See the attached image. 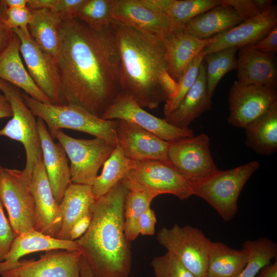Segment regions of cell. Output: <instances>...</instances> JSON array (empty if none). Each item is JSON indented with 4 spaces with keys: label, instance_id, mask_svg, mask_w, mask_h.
<instances>
[{
    "label": "cell",
    "instance_id": "obj_1",
    "mask_svg": "<svg viewBox=\"0 0 277 277\" xmlns=\"http://www.w3.org/2000/svg\"><path fill=\"white\" fill-rule=\"evenodd\" d=\"M61 105H72L101 118L122 92L120 61L111 26L91 29L75 17L63 20L57 61Z\"/></svg>",
    "mask_w": 277,
    "mask_h": 277
},
{
    "label": "cell",
    "instance_id": "obj_2",
    "mask_svg": "<svg viewBox=\"0 0 277 277\" xmlns=\"http://www.w3.org/2000/svg\"><path fill=\"white\" fill-rule=\"evenodd\" d=\"M120 61L122 92L142 108H156L175 92L168 71L163 35L142 32L113 19Z\"/></svg>",
    "mask_w": 277,
    "mask_h": 277
},
{
    "label": "cell",
    "instance_id": "obj_3",
    "mask_svg": "<svg viewBox=\"0 0 277 277\" xmlns=\"http://www.w3.org/2000/svg\"><path fill=\"white\" fill-rule=\"evenodd\" d=\"M129 189L123 179L95 200L86 233L75 240L93 277H128L131 250L124 232V203Z\"/></svg>",
    "mask_w": 277,
    "mask_h": 277
},
{
    "label": "cell",
    "instance_id": "obj_4",
    "mask_svg": "<svg viewBox=\"0 0 277 277\" xmlns=\"http://www.w3.org/2000/svg\"><path fill=\"white\" fill-rule=\"evenodd\" d=\"M22 97L34 115L45 122L51 137L58 130L69 129L87 133L117 145L116 120L102 119L72 105L40 102L25 92L22 93Z\"/></svg>",
    "mask_w": 277,
    "mask_h": 277
},
{
    "label": "cell",
    "instance_id": "obj_5",
    "mask_svg": "<svg viewBox=\"0 0 277 277\" xmlns=\"http://www.w3.org/2000/svg\"><path fill=\"white\" fill-rule=\"evenodd\" d=\"M259 162L253 161L215 173L195 184L193 195L203 199L228 222L235 216L238 201L244 185L252 174L260 168Z\"/></svg>",
    "mask_w": 277,
    "mask_h": 277
},
{
    "label": "cell",
    "instance_id": "obj_6",
    "mask_svg": "<svg viewBox=\"0 0 277 277\" xmlns=\"http://www.w3.org/2000/svg\"><path fill=\"white\" fill-rule=\"evenodd\" d=\"M0 91L9 101L13 113L11 118L0 129V136L22 144L26 157V165L23 171L26 175L31 176L35 166L43 159L37 120L25 104L19 88L0 78Z\"/></svg>",
    "mask_w": 277,
    "mask_h": 277
},
{
    "label": "cell",
    "instance_id": "obj_7",
    "mask_svg": "<svg viewBox=\"0 0 277 277\" xmlns=\"http://www.w3.org/2000/svg\"><path fill=\"white\" fill-rule=\"evenodd\" d=\"M123 180L129 189L152 192L157 196L171 194L182 201L193 195L195 185L167 162L155 160L134 161Z\"/></svg>",
    "mask_w": 277,
    "mask_h": 277
},
{
    "label": "cell",
    "instance_id": "obj_8",
    "mask_svg": "<svg viewBox=\"0 0 277 277\" xmlns=\"http://www.w3.org/2000/svg\"><path fill=\"white\" fill-rule=\"evenodd\" d=\"M31 177L22 170L0 165V201L6 209L15 238L34 229Z\"/></svg>",
    "mask_w": 277,
    "mask_h": 277
},
{
    "label": "cell",
    "instance_id": "obj_9",
    "mask_svg": "<svg viewBox=\"0 0 277 277\" xmlns=\"http://www.w3.org/2000/svg\"><path fill=\"white\" fill-rule=\"evenodd\" d=\"M157 240L194 276L206 275L212 241L201 230L175 224L170 228H161L157 232Z\"/></svg>",
    "mask_w": 277,
    "mask_h": 277
},
{
    "label": "cell",
    "instance_id": "obj_10",
    "mask_svg": "<svg viewBox=\"0 0 277 277\" xmlns=\"http://www.w3.org/2000/svg\"><path fill=\"white\" fill-rule=\"evenodd\" d=\"M52 137L56 138L63 146L70 161L71 182L91 186L100 168L116 147L98 137L75 138L62 130L55 131Z\"/></svg>",
    "mask_w": 277,
    "mask_h": 277
},
{
    "label": "cell",
    "instance_id": "obj_11",
    "mask_svg": "<svg viewBox=\"0 0 277 277\" xmlns=\"http://www.w3.org/2000/svg\"><path fill=\"white\" fill-rule=\"evenodd\" d=\"M168 163L194 184L219 169L210 151V138L205 133L168 142Z\"/></svg>",
    "mask_w": 277,
    "mask_h": 277
},
{
    "label": "cell",
    "instance_id": "obj_12",
    "mask_svg": "<svg viewBox=\"0 0 277 277\" xmlns=\"http://www.w3.org/2000/svg\"><path fill=\"white\" fill-rule=\"evenodd\" d=\"M228 123L245 128L277 102L276 86L247 85L234 82L229 93Z\"/></svg>",
    "mask_w": 277,
    "mask_h": 277
},
{
    "label": "cell",
    "instance_id": "obj_13",
    "mask_svg": "<svg viewBox=\"0 0 277 277\" xmlns=\"http://www.w3.org/2000/svg\"><path fill=\"white\" fill-rule=\"evenodd\" d=\"M12 30L20 39L21 55L30 76L53 104L61 105L60 76L56 61L37 45L29 31Z\"/></svg>",
    "mask_w": 277,
    "mask_h": 277
},
{
    "label": "cell",
    "instance_id": "obj_14",
    "mask_svg": "<svg viewBox=\"0 0 277 277\" xmlns=\"http://www.w3.org/2000/svg\"><path fill=\"white\" fill-rule=\"evenodd\" d=\"M102 118L131 122L167 142L194 136L191 129L175 127L165 118L157 117L147 112L122 92L116 97Z\"/></svg>",
    "mask_w": 277,
    "mask_h": 277
},
{
    "label": "cell",
    "instance_id": "obj_15",
    "mask_svg": "<svg viewBox=\"0 0 277 277\" xmlns=\"http://www.w3.org/2000/svg\"><path fill=\"white\" fill-rule=\"evenodd\" d=\"M80 250L53 249L45 251L38 260H19L2 277H80Z\"/></svg>",
    "mask_w": 277,
    "mask_h": 277
},
{
    "label": "cell",
    "instance_id": "obj_16",
    "mask_svg": "<svg viewBox=\"0 0 277 277\" xmlns=\"http://www.w3.org/2000/svg\"><path fill=\"white\" fill-rule=\"evenodd\" d=\"M112 16L137 30L154 35L183 29L144 0H113Z\"/></svg>",
    "mask_w": 277,
    "mask_h": 277
},
{
    "label": "cell",
    "instance_id": "obj_17",
    "mask_svg": "<svg viewBox=\"0 0 277 277\" xmlns=\"http://www.w3.org/2000/svg\"><path fill=\"white\" fill-rule=\"evenodd\" d=\"M277 24L276 5L231 29L211 37L210 43L203 49L205 55L227 48H237L253 45L265 36Z\"/></svg>",
    "mask_w": 277,
    "mask_h": 277
},
{
    "label": "cell",
    "instance_id": "obj_18",
    "mask_svg": "<svg viewBox=\"0 0 277 277\" xmlns=\"http://www.w3.org/2000/svg\"><path fill=\"white\" fill-rule=\"evenodd\" d=\"M116 120L117 144L127 157L134 161L155 160L168 162V142L131 122Z\"/></svg>",
    "mask_w": 277,
    "mask_h": 277
},
{
    "label": "cell",
    "instance_id": "obj_19",
    "mask_svg": "<svg viewBox=\"0 0 277 277\" xmlns=\"http://www.w3.org/2000/svg\"><path fill=\"white\" fill-rule=\"evenodd\" d=\"M31 190L34 202L35 230L52 238L57 235L62 224L59 204L53 194L42 159L31 176Z\"/></svg>",
    "mask_w": 277,
    "mask_h": 277
},
{
    "label": "cell",
    "instance_id": "obj_20",
    "mask_svg": "<svg viewBox=\"0 0 277 277\" xmlns=\"http://www.w3.org/2000/svg\"><path fill=\"white\" fill-rule=\"evenodd\" d=\"M45 171L54 196L60 204L65 191L72 183L67 154L63 146L55 143L45 122L37 118Z\"/></svg>",
    "mask_w": 277,
    "mask_h": 277
},
{
    "label": "cell",
    "instance_id": "obj_21",
    "mask_svg": "<svg viewBox=\"0 0 277 277\" xmlns=\"http://www.w3.org/2000/svg\"><path fill=\"white\" fill-rule=\"evenodd\" d=\"M237 58V81L247 85L277 86L275 54L260 52L250 46L240 47Z\"/></svg>",
    "mask_w": 277,
    "mask_h": 277
},
{
    "label": "cell",
    "instance_id": "obj_22",
    "mask_svg": "<svg viewBox=\"0 0 277 277\" xmlns=\"http://www.w3.org/2000/svg\"><path fill=\"white\" fill-rule=\"evenodd\" d=\"M20 45V39L14 33L9 45L0 55V78L22 89L40 102L53 104L28 73L21 58Z\"/></svg>",
    "mask_w": 277,
    "mask_h": 277
},
{
    "label": "cell",
    "instance_id": "obj_23",
    "mask_svg": "<svg viewBox=\"0 0 277 277\" xmlns=\"http://www.w3.org/2000/svg\"><path fill=\"white\" fill-rule=\"evenodd\" d=\"M163 40L168 71L177 82L191 62L210 43L211 38L199 39L181 29L165 33Z\"/></svg>",
    "mask_w": 277,
    "mask_h": 277
},
{
    "label": "cell",
    "instance_id": "obj_24",
    "mask_svg": "<svg viewBox=\"0 0 277 277\" xmlns=\"http://www.w3.org/2000/svg\"><path fill=\"white\" fill-rule=\"evenodd\" d=\"M53 249L80 250L75 241L64 240L44 234L35 229L15 237L3 261L0 262V274L12 269L20 258L37 251Z\"/></svg>",
    "mask_w": 277,
    "mask_h": 277
},
{
    "label": "cell",
    "instance_id": "obj_25",
    "mask_svg": "<svg viewBox=\"0 0 277 277\" xmlns=\"http://www.w3.org/2000/svg\"><path fill=\"white\" fill-rule=\"evenodd\" d=\"M207 86L206 67L202 62L195 82L179 107L165 119L172 125L183 129L211 108Z\"/></svg>",
    "mask_w": 277,
    "mask_h": 277
},
{
    "label": "cell",
    "instance_id": "obj_26",
    "mask_svg": "<svg viewBox=\"0 0 277 277\" xmlns=\"http://www.w3.org/2000/svg\"><path fill=\"white\" fill-rule=\"evenodd\" d=\"M243 21L231 7L221 4L188 22L183 31L195 38L205 39L228 31Z\"/></svg>",
    "mask_w": 277,
    "mask_h": 277
},
{
    "label": "cell",
    "instance_id": "obj_27",
    "mask_svg": "<svg viewBox=\"0 0 277 277\" xmlns=\"http://www.w3.org/2000/svg\"><path fill=\"white\" fill-rule=\"evenodd\" d=\"M32 19L28 27L34 42L56 62L62 42V17L49 9H31Z\"/></svg>",
    "mask_w": 277,
    "mask_h": 277
},
{
    "label": "cell",
    "instance_id": "obj_28",
    "mask_svg": "<svg viewBox=\"0 0 277 277\" xmlns=\"http://www.w3.org/2000/svg\"><path fill=\"white\" fill-rule=\"evenodd\" d=\"M95 200L91 186L71 183L66 189L59 204L62 224L56 238L70 240L73 225L81 217L92 211Z\"/></svg>",
    "mask_w": 277,
    "mask_h": 277
},
{
    "label": "cell",
    "instance_id": "obj_29",
    "mask_svg": "<svg viewBox=\"0 0 277 277\" xmlns=\"http://www.w3.org/2000/svg\"><path fill=\"white\" fill-rule=\"evenodd\" d=\"M248 259L243 248L238 250L220 242H212L208 255L206 276L208 277H237Z\"/></svg>",
    "mask_w": 277,
    "mask_h": 277
},
{
    "label": "cell",
    "instance_id": "obj_30",
    "mask_svg": "<svg viewBox=\"0 0 277 277\" xmlns=\"http://www.w3.org/2000/svg\"><path fill=\"white\" fill-rule=\"evenodd\" d=\"M245 130L247 147L261 155L275 153L277 150V102Z\"/></svg>",
    "mask_w": 277,
    "mask_h": 277
},
{
    "label": "cell",
    "instance_id": "obj_31",
    "mask_svg": "<svg viewBox=\"0 0 277 277\" xmlns=\"http://www.w3.org/2000/svg\"><path fill=\"white\" fill-rule=\"evenodd\" d=\"M177 24L184 25L199 14L222 4L221 0H144Z\"/></svg>",
    "mask_w": 277,
    "mask_h": 277
},
{
    "label": "cell",
    "instance_id": "obj_32",
    "mask_svg": "<svg viewBox=\"0 0 277 277\" xmlns=\"http://www.w3.org/2000/svg\"><path fill=\"white\" fill-rule=\"evenodd\" d=\"M133 163L134 161L127 157L117 144L104 163L102 173L97 175L91 186L95 199L106 194L123 179L132 168Z\"/></svg>",
    "mask_w": 277,
    "mask_h": 277
},
{
    "label": "cell",
    "instance_id": "obj_33",
    "mask_svg": "<svg viewBox=\"0 0 277 277\" xmlns=\"http://www.w3.org/2000/svg\"><path fill=\"white\" fill-rule=\"evenodd\" d=\"M157 196L152 192L129 189L125 198L124 212V232L129 242L135 240L140 234V219Z\"/></svg>",
    "mask_w": 277,
    "mask_h": 277
},
{
    "label": "cell",
    "instance_id": "obj_34",
    "mask_svg": "<svg viewBox=\"0 0 277 277\" xmlns=\"http://www.w3.org/2000/svg\"><path fill=\"white\" fill-rule=\"evenodd\" d=\"M242 248L248 254L246 265L237 277H255L260 269L277 258V245L268 238L247 240Z\"/></svg>",
    "mask_w": 277,
    "mask_h": 277
},
{
    "label": "cell",
    "instance_id": "obj_35",
    "mask_svg": "<svg viewBox=\"0 0 277 277\" xmlns=\"http://www.w3.org/2000/svg\"><path fill=\"white\" fill-rule=\"evenodd\" d=\"M237 48H227L205 55L206 61L207 86L208 94L212 97L216 86L223 76L236 69Z\"/></svg>",
    "mask_w": 277,
    "mask_h": 277
},
{
    "label": "cell",
    "instance_id": "obj_36",
    "mask_svg": "<svg viewBox=\"0 0 277 277\" xmlns=\"http://www.w3.org/2000/svg\"><path fill=\"white\" fill-rule=\"evenodd\" d=\"M113 0H84L76 18L91 29L101 30L111 26Z\"/></svg>",
    "mask_w": 277,
    "mask_h": 277
},
{
    "label": "cell",
    "instance_id": "obj_37",
    "mask_svg": "<svg viewBox=\"0 0 277 277\" xmlns=\"http://www.w3.org/2000/svg\"><path fill=\"white\" fill-rule=\"evenodd\" d=\"M205 54L202 51L191 62L177 82L174 93L166 101L164 107L165 117L174 111L180 105L184 97L196 81L200 66Z\"/></svg>",
    "mask_w": 277,
    "mask_h": 277
},
{
    "label": "cell",
    "instance_id": "obj_38",
    "mask_svg": "<svg viewBox=\"0 0 277 277\" xmlns=\"http://www.w3.org/2000/svg\"><path fill=\"white\" fill-rule=\"evenodd\" d=\"M151 266L155 277H195L168 251L162 255L154 257Z\"/></svg>",
    "mask_w": 277,
    "mask_h": 277
},
{
    "label": "cell",
    "instance_id": "obj_39",
    "mask_svg": "<svg viewBox=\"0 0 277 277\" xmlns=\"http://www.w3.org/2000/svg\"><path fill=\"white\" fill-rule=\"evenodd\" d=\"M270 0H221L222 4L231 7L243 21L254 17L273 6Z\"/></svg>",
    "mask_w": 277,
    "mask_h": 277
},
{
    "label": "cell",
    "instance_id": "obj_40",
    "mask_svg": "<svg viewBox=\"0 0 277 277\" xmlns=\"http://www.w3.org/2000/svg\"><path fill=\"white\" fill-rule=\"evenodd\" d=\"M5 19L7 25L11 28H18L27 32L28 27L32 19L31 10L27 6L7 8Z\"/></svg>",
    "mask_w": 277,
    "mask_h": 277
},
{
    "label": "cell",
    "instance_id": "obj_41",
    "mask_svg": "<svg viewBox=\"0 0 277 277\" xmlns=\"http://www.w3.org/2000/svg\"><path fill=\"white\" fill-rule=\"evenodd\" d=\"M14 238L13 231L5 215L3 205L0 201V262L5 260Z\"/></svg>",
    "mask_w": 277,
    "mask_h": 277
},
{
    "label": "cell",
    "instance_id": "obj_42",
    "mask_svg": "<svg viewBox=\"0 0 277 277\" xmlns=\"http://www.w3.org/2000/svg\"><path fill=\"white\" fill-rule=\"evenodd\" d=\"M84 0H56L52 11L61 15L63 20L76 17Z\"/></svg>",
    "mask_w": 277,
    "mask_h": 277
},
{
    "label": "cell",
    "instance_id": "obj_43",
    "mask_svg": "<svg viewBox=\"0 0 277 277\" xmlns=\"http://www.w3.org/2000/svg\"><path fill=\"white\" fill-rule=\"evenodd\" d=\"M250 46L260 52L275 54L277 51V25L262 39Z\"/></svg>",
    "mask_w": 277,
    "mask_h": 277
},
{
    "label": "cell",
    "instance_id": "obj_44",
    "mask_svg": "<svg viewBox=\"0 0 277 277\" xmlns=\"http://www.w3.org/2000/svg\"><path fill=\"white\" fill-rule=\"evenodd\" d=\"M7 8L0 0V55L7 48L14 34L6 23L5 12Z\"/></svg>",
    "mask_w": 277,
    "mask_h": 277
},
{
    "label": "cell",
    "instance_id": "obj_45",
    "mask_svg": "<svg viewBox=\"0 0 277 277\" xmlns=\"http://www.w3.org/2000/svg\"><path fill=\"white\" fill-rule=\"evenodd\" d=\"M156 217L154 211L150 207L142 215L139 220V232L143 235L154 234Z\"/></svg>",
    "mask_w": 277,
    "mask_h": 277
},
{
    "label": "cell",
    "instance_id": "obj_46",
    "mask_svg": "<svg viewBox=\"0 0 277 277\" xmlns=\"http://www.w3.org/2000/svg\"><path fill=\"white\" fill-rule=\"evenodd\" d=\"M92 218V211L81 217L73 225L70 234V240L75 241L82 236L89 228Z\"/></svg>",
    "mask_w": 277,
    "mask_h": 277
},
{
    "label": "cell",
    "instance_id": "obj_47",
    "mask_svg": "<svg viewBox=\"0 0 277 277\" xmlns=\"http://www.w3.org/2000/svg\"><path fill=\"white\" fill-rule=\"evenodd\" d=\"M56 3V0H28L27 6L32 10H52Z\"/></svg>",
    "mask_w": 277,
    "mask_h": 277
},
{
    "label": "cell",
    "instance_id": "obj_48",
    "mask_svg": "<svg viewBox=\"0 0 277 277\" xmlns=\"http://www.w3.org/2000/svg\"><path fill=\"white\" fill-rule=\"evenodd\" d=\"M12 110L11 104L7 97L0 93V118L11 117Z\"/></svg>",
    "mask_w": 277,
    "mask_h": 277
},
{
    "label": "cell",
    "instance_id": "obj_49",
    "mask_svg": "<svg viewBox=\"0 0 277 277\" xmlns=\"http://www.w3.org/2000/svg\"><path fill=\"white\" fill-rule=\"evenodd\" d=\"M255 277H277V259L262 268Z\"/></svg>",
    "mask_w": 277,
    "mask_h": 277
},
{
    "label": "cell",
    "instance_id": "obj_50",
    "mask_svg": "<svg viewBox=\"0 0 277 277\" xmlns=\"http://www.w3.org/2000/svg\"><path fill=\"white\" fill-rule=\"evenodd\" d=\"M80 277H93L90 269L82 255L80 260Z\"/></svg>",
    "mask_w": 277,
    "mask_h": 277
},
{
    "label": "cell",
    "instance_id": "obj_51",
    "mask_svg": "<svg viewBox=\"0 0 277 277\" xmlns=\"http://www.w3.org/2000/svg\"><path fill=\"white\" fill-rule=\"evenodd\" d=\"M7 8L27 6L28 0H1Z\"/></svg>",
    "mask_w": 277,
    "mask_h": 277
},
{
    "label": "cell",
    "instance_id": "obj_52",
    "mask_svg": "<svg viewBox=\"0 0 277 277\" xmlns=\"http://www.w3.org/2000/svg\"><path fill=\"white\" fill-rule=\"evenodd\" d=\"M204 277H208V276L206 275V276H204Z\"/></svg>",
    "mask_w": 277,
    "mask_h": 277
},
{
    "label": "cell",
    "instance_id": "obj_53",
    "mask_svg": "<svg viewBox=\"0 0 277 277\" xmlns=\"http://www.w3.org/2000/svg\"><path fill=\"white\" fill-rule=\"evenodd\" d=\"M1 91H0V93H1Z\"/></svg>",
    "mask_w": 277,
    "mask_h": 277
}]
</instances>
